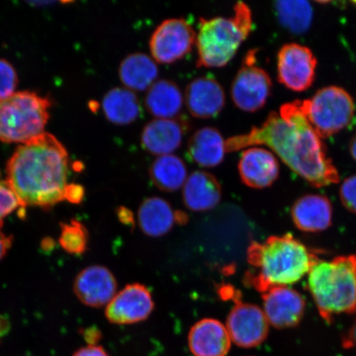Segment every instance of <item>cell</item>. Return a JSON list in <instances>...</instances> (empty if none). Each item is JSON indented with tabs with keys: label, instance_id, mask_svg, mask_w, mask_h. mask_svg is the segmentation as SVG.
<instances>
[{
	"label": "cell",
	"instance_id": "d4e9b609",
	"mask_svg": "<svg viewBox=\"0 0 356 356\" xmlns=\"http://www.w3.org/2000/svg\"><path fill=\"white\" fill-rule=\"evenodd\" d=\"M106 119L118 126H127L140 117L142 108L136 93L127 88H114L102 99Z\"/></svg>",
	"mask_w": 356,
	"mask_h": 356
},
{
	"label": "cell",
	"instance_id": "d6a6232c",
	"mask_svg": "<svg viewBox=\"0 0 356 356\" xmlns=\"http://www.w3.org/2000/svg\"><path fill=\"white\" fill-rule=\"evenodd\" d=\"M13 237L3 232L2 224H0V261L6 256L12 246Z\"/></svg>",
	"mask_w": 356,
	"mask_h": 356
},
{
	"label": "cell",
	"instance_id": "603a6c76",
	"mask_svg": "<svg viewBox=\"0 0 356 356\" xmlns=\"http://www.w3.org/2000/svg\"><path fill=\"white\" fill-rule=\"evenodd\" d=\"M159 69L152 58L137 52L127 56L119 67V77L129 90H148L158 78Z\"/></svg>",
	"mask_w": 356,
	"mask_h": 356
},
{
	"label": "cell",
	"instance_id": "484cf974",
	"mask_svg": "<svg viewBox=\"0 0 356 356\" xmlns=\"http://www.w3.org/2000/svg\"><path fill=\"white\" fill-rule=\"evenodd\" d=\"M149 177L159 190L172 193L184 186L188 179L186 164L176 155L159 156L149 168Z\"/></svg>",
	"mask_w": 356,
	"mask_h": 356
},
{
	"label": "cell",
	"instance_id": "4316f807",
	"mask_svg": "<svg viewBox=\"0 0 356 356\" xmlns=\"http://www.w3.org/2000/svg\"><path fill=\"white\" fill-rule=\"evenodd\" d=\"M275 10L280 24L289 32L302 34L310 28L314 11L308 1H277Z\"/></svg>",
	"mask_w": 356,
	"mask_h": 356
},
{
	"label": "cell",
	"instance_id": "8fae6325",
	"mask_svg": "<svg viewBox=\"0 0 356 356\" xmlns=\"http://www.w3.org/2000/svg\"><path fill=\"white\" fill-rule=\"evenodd\" d=\"M269 325L264 311L259 307L239 300L235 302L227 318L226 328L235 345L242 348H253L266 340Z\"/></svg>",
	"mask_w": 356,
	"mask_h": 356
},
{
	"label": "cell",
	"instance_id": "4fadbf2b",
	"mask_svg": "<svg viewBox=\"0 0 356 356\" xmlns=\"http://www.w3.org/2000/svg\"><path fill=\"white\" fill-rule=\"evenodd\" d=\"M262 300L266 317L275 328L295 327L304 318L306 301L295 289L275 287L262 293Z\"/></svg>",
	"mask_w": 356,
	"mask_h": 356
},
{
	"label": "cell",
	"instance_id": "7a4b0ae2",
	"mask_svg": "<svg viewBox=\"0 0 356 356\" xmlns=\"http://www.w3.org/2000/svg\"><path fill=\"white\" fill-rule=\"evenodd\" d=\"M70 157L65 146L50 133L17 147L7 164L6 182L21 207L49 209L84 198L82 186L69 182Z\"/></svg>",
	"mask_w": 356,
	"mask_h": 356
},
{
	"label": "cell",
	"instance_id": "e0dca14e",
	"mask_svg": "<svg viewBox=\"0 0 356 356\" xmlns=\"http://www.w3.org/2000/svg\"><path fill=\"white\" fill-rule=\"evenodd\" d=\"M238 172L245 185L252 188L264 189L277 180L279 162L269 150L253 147L242 153Z\"/></svg>",
	"mask_w": 356,
	"mask_h": 356
},
{
	"label": "cell",
	"instance_id": "4dcf8cb0",
	"mask_svg": "<svg viewBox=\"0 0 356 356\" xmlns=\"http://www.w3.org/2000/svg\"><path fill=\"white\" fill-rule=\"evenodd\" d=\"M340 199L347 210L356 213V175L347 177L342 182Z\"/></svg>",
	"mask_w": 356,
	"mask_h": 356
},
{
	"label": "cell",
	"instance_id": "277c9868",
	"mask_svg": "<svg viewBox=\"0 0 356 356\" xmlns=\"http://www.w3.org/2000/svg\"><path fill=\"white\" fill-rule=\"evenodd\" d=\"M308 288L320 316L356 314V254L319 260L308 274Z\"/></svg>",
	"mask_w": 356,
	"mask_h": 356
},
{
	"label": "cell",
	"instance_id": "74e56055",
	"mask_svg": "<svg viewBox=\"0 0 356 356\" xmlns=\"http://www.w3.org/2000/svg\"><path fill=\"white\" fill-rule=\"evenodd\" d=\"M350 152L356 161V134L350 142Z\"/></svg>",
	"mask_w": 356,
	"mask_h": 356
},
{
	"label": "cell",
	"instance_id": "9a60e30c",
	"mask_svg": "<svg viewBox=\"0 0 356 356\" xmlns=\"http://www.w3.org/2000/svg\"><path fill=\"white\" fill-rule=\"evenodd\" d=\"M189 124L184 118L154 119L142 130L140 143L147 152L159 156L172 154L180 146Z\"/></svg>",
	"mask_w": 356,
	"mask_h": 356
},
{
	"label": "cell",
	"instance_id": "30bf717a",
	"mask_svg": "<svg viewBox=\"0 0 356 356\" xmlns=\"http://www.w3.org/2000/svg\"><path fill=\"white\" fill-rule=\"evenodd\" d=\"M317 59L309 48L297 43L284 44L277 56L279 82L293 92H304L315 80Z\"/></svg>",
	"mask_w": 356,
	"mask_h": 356
},
{
	"label": "cell",
	"instance_id": "5b68a950",
	"mask_svg": "<svg viewBox=\"0 0 356 356\" xmlns=\"http://www.w3.org/2000/svg\"><path fill=\"white\" fill-rule=\"evenodd\" d=\"M234 16L200 19L197 35L198 68H221L233 59L251 33L252 15L247 3L239 1Z\"/></svg>",
	"mask_w": 356,
	"mask_h": 356
},
{
	"label": "cell",
	"instance_id": "7c38bea8",
	"mask_svg": "<svg viewBox=\"0 0 356 356\" xmlns=\"http://www.w3.org/2000/svg\"><path fill=\"white\" fill-rule=\"evenodd\" d=\"M154 302L149 289L143 284H128L115 296L106 309V317L111 323L126 325L145 321L152 314Z\"/></svg>",
	"mask_w": 356,
	"mask_h": 356
},
{
	"label": "cell",
	"instance_id": "6da1fadb",
	"mask_svg": "<svg viewBox=\"0 0 356 356\" xmlns=\"http://www.w3.org/2000/svg\"><path fill=\"white\" fill-rule=\"evenodd\" d=\"M225 144L228 153L253 145H266L314 188L339 184V172L321 138L307 119L302 101L282 105L280 113L271 111L260 127L230 137Z\"/></svg>",
	"mask_w": 356,
	"mask_h": 356
},
{
	"label": "cell",
	"instance_id": "f1b7e54d",
	"mask_svg": "<svg viewBox=\"0 0 356 356\" xmlns=\"http://www.w3.org/2000/svg\"><path fill=\"white\" fill-rule=\"evenodd\" d=\"M17 80L15 67L8 60L0 59V100L15 92Z\"/></svg>",
	"mask_w": 356,
	"mask_h": 356
},
{
	"label": "cell",
	"instance_id": "f546056e",
	"mask_svg": "<svg viewBox=\"0 0 356 356\" xmlns=\"http://www.w3.org/2000/svg\"><path fill=\"white\" fill-rule=\"evenodd\" d=\"M19 207L21 206L19 200L7 182L0 181V224H3L4 218L10 215Z\"/></svg>",
	"mask_w": 356,
	"mask_h": 356
},
{
	"label": "cell",
	"instance_id": "9c48e42d",
	"mask_svg": "<svg viewBox=\"0 0 356 356\" xmlns=\"http://www.w3.org/2000/svg\"><path fill=\"white\" fill-rule=\"evenodd\" d=\"M195 42L197 34L188 21L169 19L154 30L149 40V49L159 63L172 64L190 54Z\"/></svg>",
	"mask_w": 356,
	"mask_h": 356
},
{
	"label": "cell",
	"instance_id": "f35d334b",
	"mask_svg": "<svg viewBox=\"0 0 356 356\" xmlns=\"http://www.w3.org/2000/svg\"><path fill=\"white\" fill-rule=\"evenodd\" d=\"M353 3H354L355 4V6H356V2H353Z\"/></svg>",
	"mask_w": 356,
	"mask_h": 356
},
{
	"label": "cell",
	"instance_id": "44dd1931",
	"mask_svg": "<svg viewBox=\"0 0 356 356\" xmlns=\"http://www.w3.org/2000/svg\"><path fill=\"white\" fill-rule=\"evenodd\" d=\"M226 144L218 129L206 127L199 129L188 144L189 158L199 166L215 168L225 159Z\"/></svg>",
	"mask_w": 356,
	"mask_h": 356
},
{
	"label": "cell",
	"instance_id": "ffe728a7",
	"mask_svg": "<svg viewBox=\"0 0 356 356\" xmlns=\"http://www.w3.org/2000/svg\"><path fill=\"white\" fill-rule=\"evenodd\" d=\"M182 195L189 210L207 211L220 203L222 188L219 181L211 173L195 171L186 179Z\"/></svg>",
	"mask_w": 356,
	"mask_h": 356
},
{
	"label": "cell",
	"instance_id": "5bb4252c",
	"mask_svg": "<svg viewBox=\"0 0 356 356\" xmlns=\"http://www.w3.org/2000/svg\"><path fill=\"white\" fill-rule=\"evenodd\" d=\"M117 289L113 274L102 266L87 267L77 275L74 283V291L78 299L93 308L108 305L117 295Z\"/></svg>",
	"mask_w": 356,
	"mask_h": 356
},
{
	"label": "cell",
	"instance_id": "52a82bcc",
	"mask_svg": "<svg viewBox=\"0 0 356 356\" xmlns=\"http://www.w3.org/2000/svg\"><path fill=\"white\" fill-rule=\"evenodd\" d=\"M307 119L321 139L343 130L354 118L353 97L345 89L325 87L309 100L302 101Z\"/></svg>",
	"mask_w": 356,
	"mask_h": 356
},
{
	"label": "cell",
	"instance_id": "cb8c5ba5",
	"mask_svg": "<svg viewBox=\"0 0 356 356\" xmlns=\"http://www.w3.org/2000/svg\"><path fill=\"white\" fill-rule=\"evenodd\" d=\"M138 222L146 235L153 238L161 237L175 225V212L165 200L160 197L147 198L139 208Z\"/></svg>",
	"mask_w": 356,
	"mask_h": 356
},
{
	"label": "cell",
	"instance_id": "836d02e7",
	"mask_svg": "<svg viewBox=\"0 0 356 356\" xmlns=\"http://www.w3.org/2000/svg\"><path fill=\"white\" fill-rule=\"evenodd\" d=\"M342 346L346 349L355 348L356 347V319L350 327L348 332L342 339Z\"/></svg>",
	"mask_w": 356,
	"mask_h": 356
},
{
	"label": "cell",
	"instance_id": "8d00e7d4",
	"mask_svg": "<svg viewBox=\"0 0 356 356\" xmlns=\"http://www.w3.org/2000/svg\"><path fill=\"white\" fill-rule=\"evenodd\" d=\"M175 220L176 222H178V224L184 225L186 224V221H188V217L186 215L185 213L178 211L175 212Z\"/></svg>",
	"mask_w": 356,
	"mask_h": 356
},
{
	"label": "cell",
	"instance_id": "2e32d148",
	"mask_svg": "<svg viewBox=\"0 0 356 356\" xmlns=\"http://www.w3.org/2000/svg\"><path fill=\"white\" fill-rule=\"evenodd\" d=\"M186 108L194 118L217 117L224 108L225 93L221 84L212 76L195 79L186 88Z\"/></svg>",
	"mask_w": 356,
	"mask_h": 356
},
{
	"label": "cell",
	"instance_id": "83f0119b",
	"mask_svg": "<svg viewBox=\"0 0 356 356\" xmlns=\"http://www.w3.org/2000/svg\"><path fill=\"white\" fill-rule=\"evenodd\" d=\"M59 243L62 248L70 254L81 255L88 244V233L86 226L76 220L61 225Z\"/></svg>",
	"mask_w": 356,
	"mask_h": 356
},
{
	"label": "cell",
	"instance_id": "e575fe53",
	"mask_svg": "<svg viewBox=\"0 0 356 356\" xmlns=\"http://www.w3.org/2000/svg\"><path fill=\"white\" fill-rule=\"evenodd\" d=\"M118 216L120 221L123 222L124 225L134 227L135 226V220L132 212L126 207H120L118 211Z\"/></svg>",
	"mask_w": 356,
	"mask_h": 356
},
{
	"label": "cell",
	"instance_id": "ac0fdd59",
	"mask_svg": "<svg viewBox=\"0 0 356 356\" xmlns=\"http://www.w3.org/2000/svg\"><path fill=\"white\" fill-rule=\"evenodd\" d=\"M333 209L327 197L318 194L305 195L291 208V217L296 228L305 233H318L332 225Z\"/></svg>",
	"mask_w": 356,
	"mask_h": 356
},
{
	"label": "cell",
	"instance_id": "ba28073f",
	"mask_svg": "<svg viewBox=\"0 0 356 356\" xmlns=\"http://www.w3.org/2000/svg\"><path fill=\"white\" fill-rule=\"evenodd\" d=\"M256 55L257 50L247 53L231 86L234 104L246 113H255L264 108L273 88L269 74L261 67L255 65Z\"/></svg>",
	"mask_w": 356,
	"mask_h": 356
},
{
	"label": "cell",
	"instance_id": "3957f363",
	"mask_svg": "<svg viewBox=\"0 0 356 356\" xmlns=\"http://www.w3.org/2000/svg\"><path fill=\"white\" fill-rule=\"evenodd\" d=\"M247 258L254 271L245 275V283L261 293L299 282L320 260L291 234L270 236L264 243L252 242Z\"/></svg>",
	"mask_w": 356,
	"mask_h": 356
},
{
	"label": "cell",
	"instance_id": "8992f818",
	"mask_svg": "<svg viewBox=\"0 0 356 356\" xmlns=\"http://www.w3.org/2000/svg\"><path fill=\"white\" fill-rule=\"evenodd\" d=\"M51 102L29 91L0 100V141L25 144L42 136L50 118Z\"/></svg>",
	"mask_w": 356,
	"mask_h": 356
},
{
	"label": "cell",
	"instance_id": "7402d4cb",
	"mask_svg": "<svg viewBox=\"0 0 356 356\" xmlns=\"http://www.w3.org/2000/svg\"><path fill=\"white\" fill-rule=\"evenodd\" d=\"M145 105L147 111L157 119H172L181 113L184 96L175 82L158 80L147 90Z\"/></svg>",
	"mask_w": 356,
	"mask_h": 356
},
{
	"label": "cell",
	"instance_id": "d590c367",
	"mask_svg": "<svg viewBox=\"0 0 356 356\" xmlns=\"http://www.w3.org/2000/svg\"><path fill=\"white\" fill-rule=\"evenodd\" d=\"M84 337L89 345H96L100 341L102 335L99 329L91 327L87 329Z\"/></svg>",
	"mask_w": 356,
	"mask_h": 356
},
{
	"label": "cell",
	"instance_id": "d6986e66",
	"mask_svg": "<svg viewBox=\"0 0 356 356\" xmlns=\"http://www.w3.org/2000/svg\"><path fill=\"white\" fill-rule=\"evenodd\" d=\"M231 341L225 325L213 318L200 320L191 328L188 335L189 348L195 356H226Z\"/></svg>",
	"mask_w": 356,
	"mask_h": 356
},
{
	"label": "cell",
	"instance_id": "1f68e13d",
	"mask_svg": "<svg viewBox=\"0 0 356 356\" xmlns=\"http://www.w3.org/2000/svg\"><path fill=\"white\" fill-rule=\"evenodd\" d=\"M74 356H110L100 346L89 345L80 348Z\"/></svg>",
	"mask_w": 356,
	"mask_h": 356
}]
</instances>
